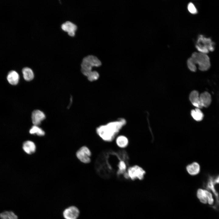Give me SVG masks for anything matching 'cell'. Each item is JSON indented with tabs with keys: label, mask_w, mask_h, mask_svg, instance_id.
<instances>
[{
	"label": "cell",
	"mask_w": 219,
	"mask_h": 219,
	"mask_svg": "<svg viewBox=\"0 0 219 219\" xmlns=\"http://www.w3.org/2000/svg\"><path fill=\"white\" fill-rule=\"evenodd\" d=\"M126 124V121L123 118L110 122L97 127L96 132L99 136L106 142L112 141Z\"/></svg>",
	"instance_id": "1"
},
{
	"label": "cell",
	"mask_w": 219,
	"mask_h": 219,
	"mask_svg": "<svg viewBox=\"0 0 219 219\" xmlns=\"http://www.w3.org/2000/svg\"><path fill=\"white\" fill-rule=\"evenodd\" d=\"M209 191L206 189H198L196 192L197 198L200 202L203 204H207L208 203Z\"/></svg>",
	"instance_id": "11"
},
{
	"label": "cell",
	"mask_w": 219,
	"mask_h": 219,
	"mask_svg": "<svg viewBox=\"0 0 219 219\" xmlns=\"http://www.w3.org/2000/svg\"><path fill=\"white\" fill-rule=\"evenodd\" d=\"M186 169L188 172L191 175L195 176L198 174L200 171L199 164L196 162H193L188 165Z\"/></svg>",
	"instance_id": "13"
},
{
	"label": "cell",
	"mask_w": 219,
	"mask_h": 219,
	"mask_svg": "<svg viewBox=\"0 0 219 219\" xmlns=\"http://www.w3.org/2000/svg\"><path fill=\"white\" fill-rule=\"evenodd\" d=\"M214 43L209 38L200 35L197 41L196 47L200 52L206 54L214 50Z\"/></svg>",
	"instance_id": "4"
},
{
	"label": "cell",
	"mask_w": 219,
	"mask_h": 219,
	"mask_svg": "<svg viewBox=\"0 0 219 219\" xmlns=\"http://www.w3.org/2000/svg\"><path fill=\"white\" fill-rule=\"evenodd\" d=\"M187 9L189 12L192 14L197 13V10L194 5L192 2H189L187 6Z\"/></svg>",
	"instance_id": "21"
},
{
	"label": "cell",
	"mask_w": 219,
	"mask_h": 219,
	"mask_svg": "<svg viewBox=\"0 0 219 219\" xmlns=\"http://www.w3.org/2000/svg\"><path fill=\"white\" fill-rule=\"evenodd\" d=\"M200 100L203 107H207L211 102L210 95L207 92H204L200 95Z\"/></svg>",
	"instance_id": "12"
},
{
	"label": "cell",
	"mask_w": 219,
	"mask_h": 219,
	"mask_svg": "<svg viewBox=\"0 0 219 219\" xmlns=\"http://www.w3.org/2000/svg\"><path fill=\"white\" fill-rule=\"evenodd\" d=\"M45 118L46 116L45 114L40 110H34L32 113V120L34 125H39Z\"/></svg>",
	"instance_id": "8"
},
{
	"label": "cell",
	"mask_w": 219,
	"mask_h": 219,
	"mask_svg": "<svg viewBox=\"0 0 219 219\" xmlns=\"http://www.w3.org/2000/svg\"><path fill=\"white\" fill-rule=\"evenodd\" d=\"M76 155L78 159L84 163H88L91 161V152L89 149L86 146L81 147L77 151Z\"/></svg>",
	"instance_id": "6"
},
{
	"label": "cell",
	"mask_w": 219,
	"mask_h": 219,
	"mask_svg": "<svg viewBox=\"0 0 219 219\" xmlns=\"http://www.w3.org/2000/svg\"><path fill=\"white\" fill-rule=\"evenodd\" d=\"M100 61L96 56L89 55L84 57L81 64V71L87 78L93 74L96 71H92L94 67L101 65Z\"/></svg>",
	"instance_id": "2"
},
{
	"label": "cell",
	"mask_w": 219,
	"mask_h": 219,
	"mask_svg": "<svg viewBox=\"0 0 219 219\" xmlns=\"http://www.w3.org/2000/svg\"><path fill=\"white\" fill-rule=\"evenodd\" d=\"M23 77L26 81H30L34 78V74L32 70L30 68L25 67L22 70Z\"/></svg>",
	"instance_id": "17"
},
{
	"label": "cell",
	"mask_w": 219,
	"mask_h": 219,
	"mask_svg": "<svg viewBox=\"0 0 219 219\" xmlns=\"http://www.w3.org/2000/svg\"><path fill=\"white\" fill-rule=\"evenodd\" d=\"M1 219H18L17 216L12 211H6L0 214Z\"/></svg>",
	"instance_id": "19"
},
{
	"label": "cell",
	"mask_w": 219,
	"mask_h": 219,
	"mask_svg": "<svg viewBox=\"0 0 219 219\" xmlns=\"http://www.w3.org/2000/svg\"><path fill=\"white\" fill-rule=\"evenodd\" d=\"M145 174V171L141 167L137 165L128 168L123 177L126 179L135 180L136 179H142Z\"/></svg>",
	"instance_id": "5"
},
{
	"label": "cell",
	"mask_w": 219,
	"mask_h": 219,
	"mask_svg": "<svg viewBox=\"0 0 219 219\" xmlns=\"http://www.w3.org/2000/svg\"><path fill=\"white\" fill-rule=\"evenodd\" d=\"M61 28L63 30L67 32L69 35L71 36H75L77 29V26L75 24L69 21L63 23L61 26Z\"/></svg>",
	"instance_id": "9"
},
{
	"label": "cell",
	"mask_w": 219,
	"mask_h": 219,
	"mask_svg": "<svg viewBox=\"0 0 219 219\" xmlns=\"http://www.w3.org/2000/svg\"><path fill=\"white\" fill-rule=\"evenodd\" d=\"M19 74L15 71H10L8 74L7 79L12 85H16L19 82Z\"/></svg>",
	"instance_id": "14"
},
{
	"label": "cell",
	"mask_w": 219,
	"mask_h": 219,
	"mask_svg": "<svg viewBox=\"0 0 219 219\" xmlns=\"http://www.w3.org/2000/svg\"><path fill=\"white\" fill-rule=\"evenodd\" d=\"M117 145L119 148H126L129 144V140L127 137L122 135L118 136L116 139Z\"/></svg>",
	"instance_id": "16"
},
{
	"label": "cell",
	"mask_w": 219,
	"mask_h": 219,
	"mask_svg": "<svg viewBox=\"0 0 219 219\" xmlns=\"http://www.w3.org/2000/svg\"><path fill=\"white\" fill-rule=\"evenodd\" d=\"M189 59L196 66V64H197L198 68L200 71H207L210 67V59L207 54L194 52Z\"/></svg>",
	"instance_id": "3"
},
{
	"label": "cell",
	"mask_w": 219,
	"mask_h": 219,
	"mask_svg": "<svg viewBox=\"0 0 219 219\" xmlns=\"http://www.w3.org/2000/svg\"><path fill=\"white\" fill-rule=\"evenodd\" d=\"M189 99L192 105L199 109L203 107L201 103L199 92L196 90L192 91L189 95Z\"/></svg>",
	"instance_id": "10"
},
{
	"label": "cell",
	"mask_w": 219,
	"mask_h": 219,
	"mask_svg": "<svg viewBox=\"0 0 219 219\" xmlns=\"http://www.w3.org/2000/svg\"><path fill=\"white\" fill-rule=\"evenodd\" d=\"M30 133L31 134H36L39 136H43L44 135V131L38 126L33 125L30 128L29 131Z\"/></svg>",
	"instance_id": "20"
},
{
	"label": "cell",
	"mask_w": 219,
	"mask_h": 219,
	"mask_svg": "<svg viewBox=\"0 0 219 219\" xmlns=\"http://www.w3.org/2000/svg\"><path fill=\"white\" fill-rule=\"evenodd\" d=\"M79 214V211L76 207L72 206L65 209L63 215L65 219H77Z\"/></svg>",
	"instance_id": "7"
},
{
	"label": "cell",
	"mask_w": 219,
	"mask_h": 219,
	"mask_svg": "<svg viewBox=\"0 0 219 219\" xmlns=\"http://www.w3.org/2000/svg\"><path fill=\"white\" fill-rule=\"evenodd\" d=\"M213 179V181L214 183L215 184H219V175L215 179Z\"/></svg>",
	"instance_id": "22"
},
{
	"label": "cell",
	"mask_w": 219,
	"mask_h": 219,
	"mask_svg": "<svg viewBox=\"0 0 219 219\" xmlns=\"http://www.w3.org/2000/svg\"><path fill=\"white\" fill-rule=\"evenodd\" d=\"M191 114L193 119L197 121L202 120L204 116L203 113L198 108L192 110L191 112Z\"/></svg>",
	"instance_id": "18"
},
{
	"label": "cell",
	"mask_w": 219,
	"mask_h": 219,
	"mask_svg": "<svg viewBox=\"0 0 219 219\" xmlns=\"http://www.w3.org/2000/svg\"><path fill=\"white\" fill-rule=\"evenodd\" d=\"M23 148L26 153L30 154L35 152L36 147L33 142L31 141H27L23 143Z\"/></svg>",
	"instance_id": "15"
}]
</instances>
